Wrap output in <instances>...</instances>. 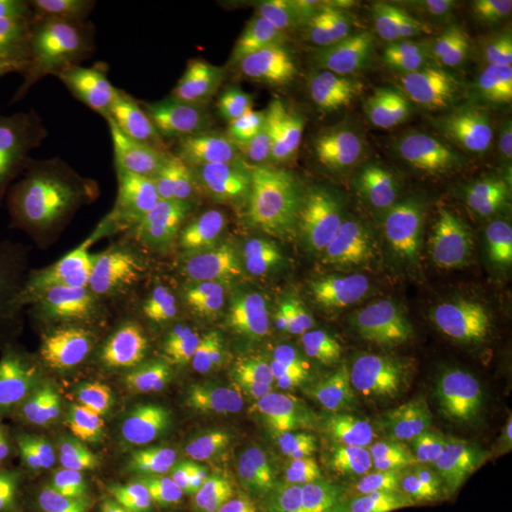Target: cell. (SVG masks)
<instances>
[{
	"mask_svg": "<svg viewBox=\"0 0 512 512\" xmlns=\"http://www.w3.org/2000/svg\"><path fill=\"white\" fill-rule=\"evenodd\" d=\"M503 365L501 378L495 391L497 410H495V437L499 446L512 456V334L503 342Z\"/></svg>",
	"mask_w": 512,
	"mask_h": 512,
	"instance_id": "cell-20",
	"label": "cell"
},
{
	"mask_svg": "<svg viewBox=\"0 0 512 512\" xmlns=\"http://www.w3.org/2000/svg\"><path fill=\"white\" fill-rule=\"evenodd\" d=\"M188 482V476H179L175 478L169 486H165L162 492L152 495L145 503L137 505L133 511L129 512H194V509H183L177 503L179 492L183 490L184 484Z\"/></svg>",
	"mask_w": 512,
	"mask_h": 512,
	"instance_id": "cell-24",
	"label": "cell"
},
{
	"mask_svg": "<svg viewBox=\"0 0 512 512\" xmlns=\"http://www.w3.org/2000/svg\"><path fill=\"white\" fill-rule=\"evenodd\" d=\"M399 353L416 384L435 399L471 401L497 391L503 344L473 321L401 332Z\"/></svg>",
	"mask_w": 512,
	"mask_h": 512,
	"instance_id": "cell-12",
	"label": "cell"
},
{
	"mask_svg": "<svg viewBox=\"0 0 512 512\" xmlns=\"http://www.w3.org/2000/svg\"><path fill=\"white\" fill-rule=\"evenodd\" d=\"M342 376L346 399L363 403H374L387 380L384 340L348 310L342 315Z\"/></svg>",
	"mask_w": 512,
	"mask_h": 512,
	"instance_id": "cell-17",
	"label": "cell"
},
{
	"mask_svg": "<svg viewBox=\"0 0 512 512\" xmlns=\"http://www.w3.org/2000/svg\"><path fill=\"white\" fill-rule=\"evenodd\" d=\"M351 298L353 315L374 330L397 334L465 325L478 310L473 289L458 274L423 266L357 277Z\"/></svg>",
	"mask_w": 512,
	"mask_h": 512,
	"instance_id": "cell-10",
	"label": "cell"
},
{
	"mask_svg": "<svg viewBox=\"0 0 512 512\" xmlns=\"http://www.w3.org/2000/svg\"><path fill=\"white\" fill-rule=\"evenodd\" d=\"M148 194L209 238L217 230L234 177L215 156V133L198 126L181 135L145 129L112 150Z\"/></svg>",
	"mask_w": 512,
	"mask_h": 512,
	"instance_id": "cell-5",
	"label": "cell"
},
{
	"mask_svg": "<svg viewBox=\"0 0 512 512\" xmlns=\"http://www.w3.org/2000/svg\"><path fill=\"white\" fill-rule=\"evenodd\" d=\"M448 141L408 120L378 122L351 169L342 194L357 202L403 209L433 183L446 160Z\"/></svg>",
	"mask_w": 512,
	"mask_h": 512,
	"instance_id": "cell-11",
	"label": "cell"
},
{
	"mask_svg": "<svg viewBox=\"0 0 512 512\" xmlns=\"http://www.w3.org/2000/svg\"><path fill=\"white\" fill-rule=\"evenodd\" d=\"M27 145H38L40 147V139H38L37 133L0 118V158L8 152L16 150V148L27 147Z\"/></svg>",
	"mask_w": 512,
	"mask_h": 512,
	"instance_id": "cell-25",
	"label": "cell"
},
{
	"mask_svg": "<svg viewBox=\"0 0 512 512\" xmlns=\"http://www.w3.org/2000/svg\"><path fill=\"white\" fill-rule=\"evenodd\" d=\"M459 277L471 287H490L512 272V222L501 220L476 238L459 243Z\"/></svg>",
	"mask_w": 512,
	"mask_h": 512,
	"instance_id": "cell-18",
	"label": "cell"
},
{
	"mask_svg": "<svg viewBox=\"0 0 512 512\" xmlns=\"http://www.w3.org/2000/svg\"><path fill=\"white\" fill-rule=\"evenodd\" d=\"M236 344V391L220 439L232 444H279L321 397L304 357Z\"/></svg>",
	"mask_w": 512,
	"mask_h": 512,
	"instance_id": "cell-6",
	"label": "cell"
},
{
	"mask_svg": "<svg viewBox=\"0 0 512 512\" xmlns=\"http://www.w3.org/2000/svg\"><path fill=\"white\" fill-rule=\"evenodd\" d=\"M448 454L450 431L439 421H416L366 459L361 475L363 492L380 503L421 494Z\"/></svg>",
	"mask_w": 512,
	"mask_h": 512,
	"instance_id": "cell-14",
	"label": "cell"
},
{
	"mask_svg": "<svg viewBox=\"0 0 512 512\" xmlns=\"http://www.w3.org/2000/svg\"><path fill=\"white\" fill-rule=\"evenodd\" d=\"M188 101V55L179 44L139 46L110 38H65L57 124L46 162L23 205L46 198L61 175L95 150L158 129Z\"/></svg>",
	"mask_w": 512,
	"mask_h": 512,
	"instance_id": "cell-2",
	"label": "cell"
},
{
	"mask_svg": "<svg viewBox=\"0 0 512 512\" xmlns=\"http://www.w3.org/2000/svg\"><path fill=\"white\" fill-rule=\"evenodd\" d=\"M319 272L363 277L403 266L416 249V230L403 209L378 207L338 194L281 207Z\"/></svg>",
	"mask_w": 512,
	"mask_h": 512,
	"instance_id": "cell-4",
	"label": "cell"
},
{
	"mask_svg": "<svg viewBox=\"0 0 512 512\" xmlns=\"http://www.w3.org/2000/svg\"><path fill=\"white\" fill-rule=\"evenodd\" d=\"M0 512H42L37 495L18 488H0Z\"/></svg>",
	"mask_w": 512,
	"mask_h": 512,
	"instance_id": "cell-26",
	"label": "cell"
},
{
	"mask_svg": "<svg viewBox=\"0 0 512 512\" xmlns=\"http://www.w3.org/2000/svg\"><path fill=\"white\" fill-rule=\"evenodd\" d=\"M378 418L376 403L319 401L275 446L277 476L306 494L336 490L351 473Z\"/></svg>",
	"mask_w": 512,
	"mask_h": 512,
	"instance_id": "cell-9",
	"label": "cell"
},
{
	"mask_svg": "<svg viewBox=\"0 0 512 512\" xmlns=\"http://www.w3.org/2000/svg\"><path fill=\"white\" fill-rule=\"evenodd\" d=\"M387 512H475V509L465 495L459 494L456 490H446L433 497L401 505Z\"/></svg>",
	"mask_w": 512,
	"mask_h": 512,
	"instance_id": "cell-23",
	"label": "cell"
},
{
	"mask_svg": "<svg viewBox=\"0 0 512 512\" xmlns=\"http://www.w3.org/2000/svg\"><path fill=\"white\" fill-rule=\"evenodd\" d=\"M512 103V31L501 38L476 76L463 109V124L475 128L494 110Z\"/></svg>",
	"mask_w": 512,
	"mask_h": 512,
	"instance_id": "cell-19",
	"label": "cell"
},
{
	"mask_svg": "<svg viewBox=\"0 0 512 512\" xmlns=\"http://www.w3.org/2000/svg\"><path fill=\"white\" fill-rule=\"evenodd\" d=\"M95 272L84 239L69 220L0 228V401L19 366L59 325V306Z\"/></svg>",
	"mask_w": 512,
	"mask_h": 512,
	"instance_id": "cell-3",
	"label": "cell"
},
{
	"mask_svg": "<svg viewBox=\"0 0 512 512\" xmlns=\"http://www.w3.org/2000/svg\"><path fill=\"white\" fill-rule=\"evenodd\" d=\"M63 42L0 35V118L37 133L42 148L57 124Z\"/></svg>",
	"mask_w": 512,
	"mask_h": 512,
	"instance_id": "cell-13",
	"label": "cell"
},
{
	"mask_svg": "<svg viewBox=\"0 0 512 512\" xmlns=\"http://www.w3.org/2000/svg\"><path fill=\"white\" fill-rule=\"evenodd\" d=\"M476 302L503 325L512 327V272L490 287L473 289Z\"/></svg>",
	"mask_w": 512,
	"mask_h": 512,
	"instance_id": "cell-22",
	"label": "cell"
},
{
	"mask_svg": "<svg viewBox=\"0 0 512 512\" xmlns=\"http://www.w3.org/2000/svg\"><path fill=\"white\" fill-rule=\"evenodd\" d=\"M211 239L224 241L256 274L330 302L327 277L319 272L279 205L253 184L234 177Z\"/></svg>",
	"mask_w": 512,
	"mask_h": 512,
	"instance_id": "cell-8",
	"label": "cell"
},
{
	"mask_svg": "<svg viewBox=\"0 0 512 512\" xmlns=\"http://www.w3.org/2000/svg\"><path fill=\"white\" fill-rule=\"evenodd\" d=\"M475 129L482 147L495 158L512 164V103L488 114Z\"/></svg>",
	"mask_w": 512,
	"mask_h": 512,
	"instance_id": "cell-21",
	"label": "cell"
},
{
	"mask_svg": "<svg viewBox=\"0 0 512 512\" xmlns=\"http://www.w3.org/2000/svg\"><path fill=\"white\" fill-rule=\"evenodd\" d=\"M488 512H512V476L492 486L488 494Z\"/></svg>",
	"mask_w": 512,
	"mask_h": 512,
	"instance_id": "cell-27",
	"label": "cell"
},
{
	"mask_svg": "<svg viewBox=\"0 0 512 512\" xmlns=\"http://www.w3.org/2000/svg\"><path fill=\"white\" fill-rule=\"evenodd\" d=\"M213 241L219 251L234 342L306 357L329 329L338 306L256 274L224 241Z\"/></svg>",
	"mask_w": 512,
	"mask_h": 512,
	"instance_id": "cell-7",
	"label": "cell"
},
{
	"mask_svg": "<svg viewBox=\"0 0 512 512\" xmlns=\"http://www.w3.org/2000/svg\"><path fill=\"white\" fill-rule=\"evenodd\" d=\"M183 0H65L59 10L65 38H110L139 46H165L190 14Z\"/></svg>",
	"mask_w": 512,
	"mask_h": 512,
	"instance_id": "cell-15",
	"label": "cell"
},
{
	"mask_svg": "<svg viewBox=\"0 0 512 512\" xmlns=\"http://www.w3.org/2000/svg\"><path fill=\"white\" fill-rule=\"evenodd\" d=\"M194 512H270L264 509L262 505H258L251 499H243V497H232V499H220L217 503L203 507L202 511Z\"/></svg>",
	"mask_w": 512,
	"mask_h": 512,
	"instance_id": "cell-28",
	"label": "cell"
},
{
	"mask_svg": "<svg viewBox=\"0 0 512 512\" xmlns=\"http://www.w3.org/2000/svg\"><path fill=\"white\" fill-rule=\"evenodd\" d=\"M435 213L444 236L463 243L505 220L507 198L494 184L463 173L440 190Z\"/></svg>",
	"mask_w": 512,
	"mask_h": 512,
	"instance_id": "cell-16",
	"label": "cell"
},
{
	"mask_svg": "<svg viewBox=\"0 0 512 512\" xmlns=\"http://www.w3.org/2000/svg\"><path fill=\"white\" fill-rule=\"evenodd\" d=\"M52 348L19 378L16 412L27 442L90 458L139 431L192 387L188 368L162 357L116 317L59 321Z\"/></svg>",
	"mask_w": 512,
	"mask_h": 512,
	"instance_id": "cell-1",
	"label": "cell"
}]
</instances>
